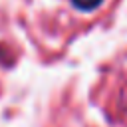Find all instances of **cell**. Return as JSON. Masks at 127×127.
<instances>
[{
	"mask_svg": "<svg viewBox=\"0 0 127 127\" xmlns=\"http://www.w3.org/2000/svg\"><path fill=\"white\" fill-rule=\"evenodd\" d=\"M107 115L115 123H121L123 127H127V64L117 69L109 85Z\"/></svg>",
	"mask_w": 127,
	"mask_h": 127,
	"instance_id": "6da1fadb",
	"label": "cell"
},
{
	"mask_svg": "<svg viewBox=\"0 0 127 127\" xmlns=\"http://www.w3.org/2000/svg\"><path fill=\"white\" fill-rule=\"evenodd\" d=\"M71 2H73V6H75L77 10H83V12L95 10V8L101 4V0H71Z\"/></svg>",
	"mask_w": 127,
	"mask_h": 127,
	"instance_id": "7a4b0ae2",
	"label": "cell"
}]
</instances>
